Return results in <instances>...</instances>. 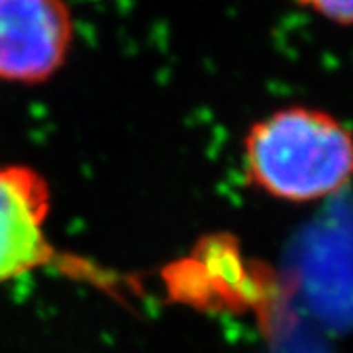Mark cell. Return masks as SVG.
<instances>
[{
    "label": "cell",
    "instance_id": "cell-1",
    "mask_svg": "<svg viewBox=\"0 0 353 353\" xmlns=\"http://www.w3.org/2000/svg\"><path fill=\"white\" fill-rule=\"evenodd\" d=\"M241 157L248 181L265 196L314 204L353 183V130L326 108L287 104L248 128Z\"/></svg>",
    "mask_w": 353,
    "mask_h": 353
},
{
    "label": "cell",
    "instance_id": "cell-2",
    "mask_svg": "<svg viewBox=\"0 0 353 353\" xmlns=\"http://www.w3.org/2000/svg\"><path fill=\"white\" fill-rule=\"evenodd\" d=\"M75 43L67 0H0V81L34 87L63 69Z\"/></svg>",
    "mask_w": 353,
    "mask_h": 353
},
{
    "label": "cell",
    "instance_id": "cell-3",
    "mask_svg": "<svg viewBox=\"0 0 353 353\" xmlns=\"http://www.w3.org/2000/svg\"><path fill=\"white\" fill-rule=\"evenodd\" d=\"M50 190L34 169L0 165V283L50 263Z\"/></svg>",
    "mask_w": 353,
    "mask_h": 353
},
{
    "label": "cell",
    "instance_id": "cell-4",
    "mask_svg": "<svg viewBox=\"0 0 353 353\" xmlns=\"http://www.w3.org/2000/svg\"><path fill=\"white\" fill-rule=\"evenodd\" d=\"M299 8L314 14L324 22L353 28V0H292Z\"/></svg>",
    "mask_w": 353,
    "mask_h": 353
}]
</instances>
